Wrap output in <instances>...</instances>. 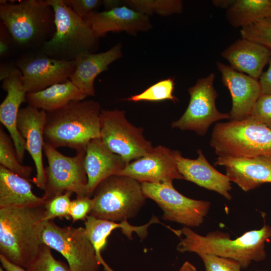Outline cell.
Here are the masks:
<instances>
[{
    "label": "cell",
    "instance_id": "44",
    "mask_svg": "<svg viewBox=\"0 0 271 271\" xmlns=\"http://www.w3.org/2000/svg\"><path fill=\"white\" fill-rule=\"evenodd\" d=\"M179 271H196L195 266L188 261H186L181 266Z\"/></svg>",
    "mask_w": 271,
    "mask_h": 271
},
{
    "label": "cell",
    "instance_id": "45",
    "mask_svg": "<svg viewBox=\"0 0 271 271\" xmlns=\"http://www.w3.org/2000/svg\"><path fill=\"white\" fill-rule=\"evenodd\" d=\"M0 271H6L1 265L0 266Z\"/></svg>",
    "mask_w": 271,
    "mask_h": 271
},
{
    "label": "cell",
    "instance_id": "1",
    "mask_svg": "<svg viewBox=\"0 0 271 271\" xmlns=\"http://www.w3.org/2000/svg\"><path fill=\"white\" fill-rule=\"evenodd\" d=\"M44 215L45 204L0 208V255L26 269L43 244Z\"/></svg>",
    "mask_w": 271,
    "mask_h": 271
},
{
    "label": "cell",
    "instance_id": "4",
    "mask_svg": "<svg viewBox=\"0 0 271 271\" xmlns=\"http://www.w3.org/2000/svg\"><path fill=\"white\" fill-rule=\"evenodd\" d=\"M0 19L15 46L25 50L40 49L56 31L55 13L47 0L0 1Z\"/></svg>",
    "mask_w": 271,
    "mask_h": 271
},
{
    "label": "cell",
    "instance_id": "25",
    "mask_svg": "<svg viewBox=\"0 0 271 271\" xmlns=\"http://www.w3.org/2000/svg\"><path fill=\"white\" fill-rule=\"evenodd\" d=\"M30 181L0 165V208L44 204L45 198L34 194Z\"/></svg>",
    "mask_w": 271,
    "mask_h": 271
},
{
    "label": "cell",
    "instance_id": "17",
    "mask_svg": "<svg viewBox=\"0 0 271 271\" xmlns=\"http://www.w3.org/2000/svg\"><path fill=\"white\" fill-rule=\"evenodd\" d=\"M215 166L225 168L226 175L230 182L245 192L271 183V156L254 157L218 156Z\"/></svg>",
    "mask_w": 271,
    "mask_h": 271
},
{
    "label": "cell",
    "instance_id": "28",
    "mask_svg": "<svg viewBox=\"0 0 271 271\" xmlns=\"http://www.w3.org/2000/svg\"><path fill=\"white\" fill-rule=\"evenodd\" d=\"M0 165L29 180L33 171L32 167L20 163L11 137L2 127H0Z\"/></svg>",
    "mask_w": 271,
    "mask_h": 271
},
{
    "label": "cell",
    "instance_id": "42",
    "mask_svg": "<svg viewBox=\"0 0 271 271\" xmlns=\"http://www.w3.org/2000/svg\"><path fill=\"white\" fill-rule=\"evenodd\" d=\"M124 5V1L118 0H103L102 5L105 10H110L114 8L122 6Z\"/></svg>",
    "mask_w": 271,
    "mask_h": 271
},
{
    "label": "cell",
    "instance_id": "8",
    "mask_svg": "<svg viewBox=\"0 0 271 271\" xmlns=\"http://www.w3.org/2000/svg\"><path fill=\"white\" fill-rule=\"evenodd\" d=\"M44 153L48 163L45 168L43 196L46 200L66 192L74 193L77 197L88 196L84 165L86 150L76 152L74 157H68L45 142Z\"/></svg>",
    "mask_w": 271,
    "mask_h": 271
},
{
    "label": "cell",
    "instance_id": "12",
    "mask_svg": "<svg viewBox=\"0 0 271 271\" xmlns=\"http://www.w3.org/2000/svg\"><path fill=\"white\" fill-rule=\"evenodd\" d=\"M215 76L212 73L199 78L188 88L189 104L180 118L172 123V128L192 130L203 136L213 123L223 119H230L229 113L221 112L216 106L218 93L213 85Z\"/></svg>",
    "mask_w": 271,
    "mask_h": 271
},
{
    "label": "cell",
    "instance_id": "2",
    "mask_svg": "<svg viewBox=\"0 0 271 271\" xmlns=\"http://www.w3.org/2000/svg\"><path fill=\"white\" fill-rule=\"evenodd\" d=\"M100 103L94 100L72 101L46 112L45 142L54 148L85 151L89 142L100 138Z\"/></svg>",
    "mask_w": 271,
    "mask_h": 271
},
{
    "label": "cell",
    "instance_id": "18",
    "mask_svg": "<svg viewBox=\"0 0 271 271\" xmlns=\"http://www.w3.org/2000/svg\"><path fill=\"white\" fill-rule=\"evenodd\" d=\"M2 88L7 95L0 105V121L7 128L15 146L18 159L23 160L26 142L17 127V120L21 105L26 102V95L22 81V74L17 67L2 80Z\"/></svg>",
    "mask_w": 271,
    "mask_h": 271
},
{
    "label": "cell",
    "instance_id": "10",
    "mask_svg": "<svg viewBox=\"0 0 271 271\" xmlns=\"http://www.w3.org/2000/svg\"><path fill=\"white\" fill-rule=\"evenodd\" d=\"M42 241L66 259L72 271H98L95 249L85 234L84 227H61L52 220L44 224Z\"/></svg>",
    "mask_w": 271,
    "mask_h": 271
},
{
    "label": "cell",
    "instance_id": "19",
    "mask_svg": "<svg viewBox=\"0 0 271 271\" xmlns=\"http://www.w3.org/2000/svg\"><path fill=\"white\" fill-rule=\"evenodd\" d=\"M84 19L98 38L110 32L124 31L135 35L152 27L149 16L125 5L101 12H93Z\"/></svg>",
    "mask_w": 271,
    "mask_h": 271
},
{
    "label": "cell",
    "instance_id": "38",
    "mask_svg": "<svg viewBox=\"0 0 271 271\" xmlns=\"http://www.w3.org/2000/svg\"><path fill=\"white\" fill-rule=\"evenodd\" d=\"M15 46L13 40L5 25L1 23L0 26V56L1 58L10 55Z\"/></svg>",
    "mask_w": 271,
    "mask_h": 271
},
{
    "label": "cell",
    "instance_id": "41",
    "mask_svg": "<svg viewBox=\"0 0 271 271\" xmlns=\"http://www.w3.org/2000/svg\"><path fill=\"white\" fill-rule=\"evenodd\" d=\"M17 67L16 64L14 65L11 64L1 63L0 65V80L2 81L8 76Z\"/></svg>",
    "mask_w": 271,
    "mask_h": 271
},
{
    "label": "cell",
    "instance_id": "30",
    "mask_svg": "<svg viewBox=\"0 0 271 271\" xmlns=\"http://www.w3.org/2000/svg\"><path fill=\"white\" fill-rule=\"evenodd\" d=\"M174 88V80L169 78L158 81L142 93L131 96L126 100L136 102L141 101H160L170 100L175 102L179 100L173 95Z\"/></svg>",
    "mask_w": 271,
    "mask_h": 271
},
{
    "label": "cell",
    "instance_id": "22",
    "mask_svg": "<svg viewBox=\"0 0 271 271\" xmlns=\"http://www.w3.org/2000/svg\"><path fill=\"white\" fill-rule=\"evenodd\" d=\"M84 165L88 179L87 194L91 197L99 183L117 175L126 164L120 156L107 148L100 138H96L90 141L86 147Z\"/></svg>",
    "mask_w": 271,
    "mask_h": 271
},
{
    "label": "cell",
    "instance_id": "3",
    "mask_svg": "<svg viewBox=\"0 0 271 271\" xmlns=\"http://www.w3.org/2000/svg\"><path fill=\"white\" fill-rule=\"evenodd\" d=\"M180 231L181 238L177 249L208 253L228 258L239 262L241 268H247L251 262L263 260L266 256L265 243L271 238V227L264 224L258 230L247 231L234 239L228 233L216 230L202 236L185 226Z\"/></svg>",
    "mask_w": 271,
    "mask_h": 271
},
{
    "label": "cell",
    "instance_id": "16",
    "mask_svg": "<svg viewBox=\"0 0 271 271\" xmlns=\"http://www.w3.org/2000/svg\"><path fill=\"white\" fill-rule=\"evenodd\" d=\"M46 112L28 105L20 108L17 120L18 129L26 142V149L31 156L36 175L31 180L40 189H45V168L43 161L44 128Z\"/></svg>",
    "mask_w": 271,
    "mask_h": 271
},
{
    "label": "cell",
    "instance_id": "6",
    "mask_svg": "<svg viewBox=\"0 0 271 271\" xmlns=\"http://www.w3.org/2000/svg\"><path fill=\"white\" fill-rule=\"evenodd\" d=\"M89 214L96 218L122 222L136 216L146 202L141 183L128 176L113 175L96 187Z\"/></svg>",
    "mask_w": 271,
    "mask_h": 271
},
{
    "label": "cell",
    "instance_id": "11",
    "mask_svg": "<svg viewBox=\"0 0 271 271\" xmlns=\"http://www.w3.org/2000/svg\"><path fill=\"white\" fill-rule=\"evenodd\" d=\"M147 198L154 201L163 212L165 220L180 223L186 227L200 226L207 215L210 203L191 199L176 190L173 183H141Z\"/></svg>",
    "mask_w": 271,
    "mask_h": 271
},
{
    "label": "cell",
    "instance_id": "27",
    "mask_svg": "<svg viewBox=\"0 0 271 271\" xmlns=\"http://www.w3.org/2000/svg\"><path fill=\"white\" fill-rule=\"evenodd\" d=\"M226 17L233 27L242 28L271 17V0H236L227 10Z\"/></svg>",
    "mask_w": 271,
    "mask_h": 271
},
{
    "label": "cell",
    "instance_id": "24",
    "mask_svg": "<svg viewBox=\"0 0 271 271\" xmlns=\"http://www.w3.org/2000/svg\"><path fill=\"white\" fill-rule=\"evenodd\" d=\"M156 223L161 222L158 218L155 216L146 224L133 226L127 221L116 222L89 215L85 220V234L93 245L98 260L101 264L104 260L101 256V251L106 246L107 239L113 230L121 229L122 232L130 240L132 238L133 232H136L141 239H144L148 235V227Z\"/></svg>",
    "mask_w": 271,
    "mask_h": 271
},
{
    "label": "cell",
    "instance_id": "5",
    "mask_svg": "<svg viewBox=\"0 0 271 271\" xmlns=\"http://www.w3.org/2000/svg\"><path fill=\"white\" fill-rule=\"evenodd\" d=\"M55 13L56 31L40 49L47 56L60 60H75L79 55L94 53L99 38L88 23L63 0H47Z\"/></svg>",
    "mask_w": 271,
    "mask_h": 271
},
{
    "label": "cell",
    "instance_id": "43",
    "mask_svg": "<svg viewBox=\"0 0 271 271\" xmlns=\"http://www.w3.org/2000/svg\"><path fill=\"white\" fill-rule=\"evenodd\" d=\"M236 0H213L212 3L217 8L229 9L235 3Z\"/></svg>",
    "mask_w": 271,
    "mask_h": 271
},
{
    "label": "cell",
    "instance_id": "36",
    "mask_svg": "<svg viewBox=\"0 0 271 271\" xmlns=\"http://www.w3.org/2000/svg\"><path fill=\"white\" fill-rule=\"evenodd\" d=\"M93 207L91 197L85 196L77 197L72 200L70 207L69 216L73 222L85 220Z\"/></svg>",
    "mask_w": 271,
    "mask_h": 271
},
{
    "label": "cell",
    "instance_id": "29",
    "mask_svg": "<svg viewBox=\"0 0 271 271\" xmlns=\"http://www.w3.org/2000/svg\"><path fill=\"white\" fill-rule=\"evenodd\" d=\"M124 5L149 16L155 13L167 16L178 14L183 10V4L180 0H127Z\"/></svg>",
    "mask_w": 271,
    "mask_h": 271
},
{
    "label": "cell",
    "instance_id": "32",
    "mask_svg": "<svg viewBox=\"0 0 271 271\" xmlns=\"http://www.w3.org/2000/svg\"><path fill=\"white\" fill-rule=\"evenodd\" d=\"M241 37L271 49V17L259 20L240 30Z\"/></svg>",
    "mask_w": 271,
    "mask_h": 271
},
{
    "label": "cell",
    "instance_id": "23",
    "mask_svg": "<svg viewBox=\"0 0 271 271\" xmlns=\"http://www.w3.org/2000/svg\"><path fill=\"white\" fill-rule=\"evenodd\" d=\"M121 56L120 44L104 52L82 54L75 60V69L69 79L87 97L95 96L94 83L96 77Z\"/></svg>",
    "mask_w": 271,
    "mask_h": 271
},
{
    "label": "cell",
    "instance_id": "14",
    "mask_svg": "<svg viewBox=\"0 0 271 271\" xmlns=\"http://www.w3.org/2000/svg\"><path fill=\"white\" fill-rule=\"evenodd\" d=\"M176 151L159 145L146 155L132 161L117 175L130 177L140 183H173L184 180L179 173L175 157Z\"/></svg>",
    "mask_w": 271,
    "mask_h": 271
},
{
    "label": "cell",
    "instance_id": "39",
    "mask_svg": "<svg viewBox=\"0 0 271 271\" xmlns=\"http://www.w3.org/2000/svg\"><path fill=\"white\" fill-rule=\"evenodd\" d=\"M268 63L269 66L267 70L262 72L258 80L262 94L271 93V58Z\"/></svg>",
    "mask_w": 271,
    "mask_h": 271
},
{
    "label": "cell",
    "instance_id": "21",
    "mask_svg": "<svg viewBox=\"0 0 271 271\" xmlns=\"http://www.w3.org/2000/svg\"><path fill=\"white\" fill-rule=\"evenodd\" d=\"M221 56L234 70L258 80L271 58V49L241 37L224 50Z\"/></svg>",
    "mask_w": 271,
    "mask_h": 271
},
{
    "label": "cell",
    "instance_id": "37",
    "mask_svg": "<svg viewBox=\"0 0 271 271\" xmlns=\"http://www.w3.org/2000/svg\"><path fill=\"white\" fill-rule=\"evenodd\" d=\"M79 17L85 19L102 5L100 0H63Z\"/></svg>",
    "mask_w": 271,
    "mask_h": 271
},
{
    "label": "cell",
    "instance_id": "7",
    "mask_svg": "<svg viewBox=\"0 0 271 271\" xmlns=\"http://www.w3.org/2000/svg\"><path fill=\"white\" fill-rule=\"evenodd\" d=\"M210 146L218 156H271V129L250 116L214 125Z\"/></svg>",
    "mask_w": 271,
    "mask_h": 271
},
{
    "label": "cell",
    "instance_id": "9",
    "mask_svg": "<svg viewBox=\"0 0 271 271\" xmlns=\"http://www.w3.org/2000/svg\"><path fill=\"white\" fill-rule=\"evenodd\" d=\"M143 132L142 127H136L128 121L124 111L101 110L100 139L105 147L120 156L126 165L145 156L153 148Z\"/></svg>",
    "mask_w": 271,
    "mask_h": 271
},
{
    "label": "cell",
    "instance_id": "15",
    "mask_svg": "<svg viewBox=\"0 0 271 271\" xmlns=\"http://www.w3.org/2000/svg\"><path fill=\"white\" fill-rule=\"evenodd\" d=\"M216 64L221 74L222 82L231 96L230 120L240 121L247 118L262 94L258 80L220 62L217 61Z\"/></svg>",
    "mask_w": 271,
    "mask_h": 271
},
{
    "label": "cell",
    "instance_id": "26",
    "mask_svg": "<svg viewBox=\"0 0 271 271\" xmlns=\"http://www.w3.org/2000/svg\"><path fill=\"white\" fill-rule=\"evenodd\" d=\"M87 96L69 79L43 90L27 93L28 105L46 112L60 109L72 101L84 100Z\"/></svg>",
    "mask_w": 271,
    "mask_h": 271
},
{
    "label": "cell",
    "instance_id": "33",
    "mask_svg": "<svg viewBox=\"0 0 271 271\" xmlns=\"http://www.w3.org/2000/svg\"><path fill=\"white\" fill-rule=\"evenodd\" d=\"M73 193L66 192L46 200L45 203V221L52 220L55 218L70 219L69 210Z\"/></svg>",
    "mask_w": 271,
    "mask_h": 271
},
{
    "label": "cell",
    "instance_id": "31",
    "mask_svg": "<svg viewBox=\"0 0 271 271\" xmlns=\"http://www.w3.org/2000/svg\"><path fill=\"white\" fill-rule=\"evenodd\" d=\"M27 271H72L68 264L56 259L51 252V248L45 244L33 261L26 269Z\"/></svg>",
    "mask_w": 271,
    "mask_h": 271
},
{
    "label": "cell",
    "instance_id": "13",
    "mask_svg": "<svg viewBox=\"0 0 271 271\" xmlns=\"http://www.w3.org/2000/svg\"><path fill=\"white\" fill-rule=\"evenodd\" d=\"M16 64L22 72L27 93L67 81L76 67L75 60L56 59L47 56L40 49L28 51L22 55L17 59Z\"/></svg>",
    "mask_w": 271,
    "mask_h": 271
},
{
    "label": "cell",
    "instance_id": "40",
    "mask_svg": "<svg viewBox=\"0 0 271 271\" xmlns=\"http://www.w3.org/2000/svg\"><path fill=\"white\" fill-rule=\"evenodd\" d=\"M0 261L1 266L6 271H27L25 268L10 262L1 255H0Z\"/></svg>",
    "mask_w": 271,
    "mask_h": 271
},
{
    "label": "cell",
    "instance_id": "46",
    "mask_svg": "<svg viewBox=\"0 0 271 271\" xmlns=\"http://www.w3.org/2000/svg\"><path fill=\"white\" fill-rule=\"evenodd\" d=\"M255 271H266V270H255Z\"/></svg>",
    "mask_w": 271,
    "mask_h": 271
},
{
    "label": "cell",
    "instance_id": "34",
    "mask_svg": "<svg viewBox=\"0 0 271 271\" xmlns=\"http://www.w3.org/2000/svg\"><path fill=\"white\" fill-rule=\"evenodd\" d=\"M206 271H241L240 263L235 260L208 253H199Z\"/></svg>",
    "mask_w": 271,
    "mask_h": 271
},
{
    "label": "cell",
    "instance_id": "20",
    "mask_svg": "<svg viewBox=\"0 0 271 271\" xmlns=\"http://www.w3.org/2000/svg\"><path fill=\"white\" fill-rule=\"evenodd\" d=\"M197 153V158L191 159L183 157L180 151H176L175 157L179 173L184 180L216 192L227 200H231L232 196L229 192L232 187L228 177L211 165L201 150H198Z\"/></svg>",
    "mask_w": 271,
    "mask_h": 271
},
{
    "label": "cell",
    "instance_id": "35",
    "mask_svg": "<svg viewBox=\"0 0 271 271\" xmlns=\"http://www.w3.org/2000/svg\"><path fill=\"white\" fill-rule=\"evenodd\" d=\"M249 116L271 129V93L261 94Z\"/></svg>",
    "mask_w": 271,
    "mask_h": 271
}]
</instances>
